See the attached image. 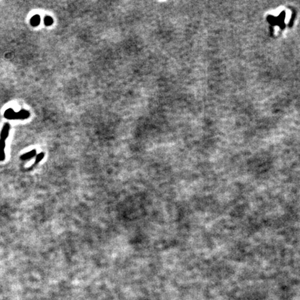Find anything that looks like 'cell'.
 <instances>
[{"label": "cell", "mask_w": 300, "mask_h": 300, "mask_svg": "<svg viewBox=\"0 0 300 300\" xmlns=\"http://www.w3.org/2000/svg\"><path fill=\"white\" fill-rule=\"evenodd\" d=\"M30 115V113L28 110H21L19 112L16 113L13 109H8L6 110L4 113V117L6 118L9 120H16V119H26L28 118Z\"/></svg>", "instance_id": "cell-1"}, {"label": "cell", "mask_w": 300, "mask_h": 300, "mask_svg": "<svg viewBox=\"0 0 300 300\" xmlns=\"http://www.w3.org/2000/svg\"><path fill=\"white\" fill-rule=\"evenodd\" d=\"M11 126L8 123H6L4 124V127H3L1 134H0V139H2L4 140H6L7 139V138L9 135V130H10Z\"/></svg>", "instance_id": "cell-2"}, {"label": "cell", "mask_w": 300, "mask_h": 300, "mask_svg": "<svg viewBox=\"0 0 300 300\" xmlns=\"http://www.w3.org/2000/svg\"><path fill=\"white\" fill-rule=\"evenodd\" d=\"M35 156H36V150L33 149L31 151H30L27 153H26V154L21 156L20 159L22 161L29 160V159H31L32 158H34V157H35Z\"/></svg>", "instance_id": "cell-3"}, {"label": "cell", "mask_w": 300, "mask_h": 300, "mask_svg": "<svg viewBox=\"0 0 300 300\" xmlns=\"http://www.w3.org/2000/svg\"><path fill=\"white\" fill-rule=\"evenodd\" d=\"M6 140L0 139V161H4L6 158L5 155V147H6Z\"/></svg>", "instance_id": "cell-4"}, {"label": "cell", "mask_w": 300, "mask_h": 300, "mask_svg": "<svg viewBox=\"0 0 300 300\" xmlns=\"http://www.w3.org/2000/svg\"><path fill=\"white\" fill-rule=\"evenodd\" d=\"M30 23L32 26H37L40 23V16L39 15H35L30 20Z\"/></svg>", "instance_id": "cell-5"}, {"label": "cell", "mask_w": 300, "mask_h": 300, "mask_svg": "<svg viewBox=\"0 0 300 300\" xmlns=\"http://www.w3.org/2000/svg\"><path fill=\"white\" fill-rule=\"evenodd\" d=\"M54 20L52 17L50 16H46L44 18V24L46 26H51L53 24Z\"/></svg>", "instance_id": "cell-6"}, {"label": "cell", "mask_w": 300, "mask_h": 300, "mask_svg": "<svg viewBox=\"0 0 300 300\" xmlns=\"http://www.w3.org/2000/svg\"><path fill=\"white\" fill-rule=\"evenodd\" d=\"M35 163H34V165L35 164H37L38 163H40V162L43 160V158H44L45 157V154L43 152H41L40 153V154H38V155L35 156Z\"/></svg>", "instance_id": "cell-7"}]
</instances>
